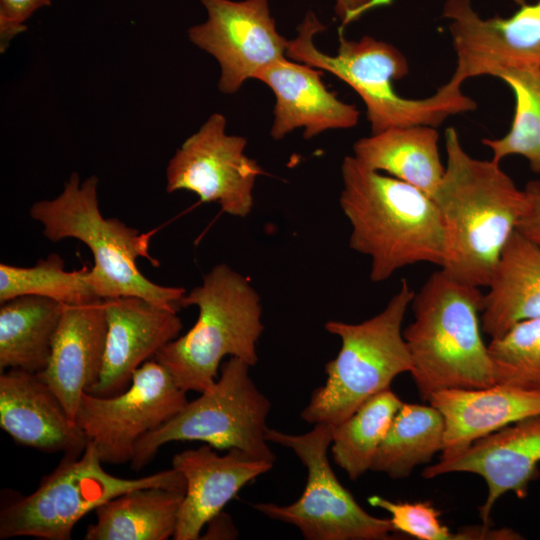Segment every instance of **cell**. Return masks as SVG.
Instances as JSON below:
<instances>
[{"instance_id": "cell-32", "label": "cell", "mask_w": 540, "mask_h": 540, "mask_svg": "<svg viewBox=\"0 0 540 540\" xmlns=\"http://www.w3.org/2000/svg\"><path fill=\"white\" fill-rule=\"evenodd\" d=\"M52 0H0V51L5 52L10 42L27 30L26 22Z\"/></svg>"}, {"instance_id": "cell-10", "label": "cell", "mask_w": 540, "mask_h": 540, "mask_svg": "<svg viewBox=\"0 0 540 540\" xmlns=\"http://www.w3.org/2000/svg\"><path fill=\"white\" fill-rule=\"evenodd\" d=\"M268 442L290 448L307 470L300 498L288 505L256 503L267 517L297 527L307 540H389L395 529L388 518L367 513L333 472L327 451L332 425L315 424L303 434L267 428Z\"/></svg>"}, {"instance_id": "cell-9", "label": "cell", "mask_w": 540, "mask_h": 540, "mask_svg": "<svg viewBox=\"0 0 540 540\" xmlns=\"http://www.w3.org/2000/svg\"><path fill=\"white\" fill-rule=\"evenodd\" d=\"M250 367L236 357L223 362L209 389L137 441L131 467L142 469L162 445L173 441H202L218 450L238 449L274 462L266 439L270 401L251 379Z\"/></svg>"}, {"instance_id": "cell-19", "label": "cell", "mask_w": 540, "mask_h": 540, "mask_svg": "<svg viewBox=\"0 0 540 540\" xmlns=\"http://www.w3.org/2000/svg\"><path fill=\"white\" fill-rule=\"evenodd\" d=\"M322 71L284 58L259 71L254 79L266 84L275 96L270 135L281 140L303 127L309 140L330 129L354 127L359 111L337 98L322 82Z\"/></svg>"}, {"instance_id": "cell-28", "label": "cell", "mask_w": 540, "mask_h": 540, "mask_svg": "<svg viewBox=\"0 0 540 540\" xmlns=\"http://www.w3.org/2000/svg\"><path fill=\"white\" fill-rule=\"evenodd\" d=\"M513 91L515 113L508 132L497 139H483L492 152V160L500 163L512 155L524 157L530 167L540 173V68L518 67L496 74Z\"/></svg>"}, {"instance_id": "cell-7", "label": "cell", "mask_w": 540, "mask_h": 540, "mask_svg": "<svg viewBox=\"0 0 540 540\" xmlns=\"http://www.w3.org/2000/svg\"><path fill=\"white\" fill-rule=\"evenodd\" d=\"M415 292L402 280L399 290L377 315L357 324L331 320L325 329L340 338L337 356L327 362L326 382L314 390L301 417L310 424L336 425L366 400L390 388L412 369L403 321Z\"/></svg>"}, {"instance_id": "cell-6", "label": "cell", "mask_w": 540, "mask_h": 540, "mask_svg": "<svg viewBox=\"0 0 540 540\" xmlns=\"http://www.w3.org/2000/svg\"><path fill=\"white\" fill-rule=\"evenodd\" d=\"M187 306L198 308L196 323L154 356L182 389H209L226 356L256 364L264 325L260 296L247 278L225 263L217 264L184 295L181 307Z\"/></svg>"}, {"instance_id": "cell-8", "label": "cell", "mask_w": 540, "mask_h": 540, "mask_svg": "<svg viewBox=\"0 0 540 540\" xmlns=\"http://www.w3.org/2000/svg\"><path fill=\"white\" fill-rule=\"evenodd\" d=\"M102 463L90 441L80 456H63L33 493L17 496L2 505L0 539L29 536L69 540L74 526L84 515L123 493L150 487L186 492L185 478L173 467L129 479L108 473Z\"/></svg>"}, {"instance_id": "cell-17", "label": "cell", "mask_w": 540, "mask_h": 540, "mask_svg": "<svg viewBox=\"0 0 540 540\" xmlns=\"http://www.w3.org/2000/svg\"><path fill=\"white\" fill-rule=\"evenodd\" d=\"M0 427L17 443L46 453L80 456L87 438L38 373L0 375Z\"/></svg>"}, {"instance_id": "cell-27", "label": "cell", "mask_w": 540, "mask_h": 540, "mask_svg": "<svg viewBox=\"0 0 540 540\" xmlns=\"http://www.w3.org/2000/svg\"><path fill=\"white\" fill-rule=\"evenodd\" d=\"M404 402L390 388L358 407L344 421L332 425L331 453L352 481L371 470L377 451Z\"/></svg>"}, {"instance_id": "cell-24", "label": "cell", "mask_w": 540, "mask_h": 540, "mask_svg": "<svg viewBox=\"0 0 540 540\" xmlns=\"http://www.w3.org/2000/svg\"><path fill=\"white\" fill-rule=\"evenodd\" d=\"M185 492L161 487L123 493L95 509L86 540H167L174 537Z\"/></svg>"}, {"instance_id": "cell-4", "label": "cell", "mask_w": 540, "mask_h": 540, "mask_svg": "<svg viewBox=\"0 0 540 540\" xmlns=\"http://www.w3.org/2000/svg\"><path fill=\"white\" fill-rule=\"evenodd\" d=\"M325 29L314 12L308 11L297 27V36L289 40L286 57L329 72L349 85L366 106L372 134L400 126L437 127L449 116L476 108L474 100L462 92V85L451 79L429 97H402L393 82L409 74V64L399 49L371 36L348 40L340 31L337 53L330 55L313 42Z\"/></svg>"}, {"instance_id": "cell-22", "label": "cell", "mask_w": 540, "mask_h": 540, "mask_svg": "<svg viewBox=\"0 0 540 540\" xmlns=\"http://www.w3.org/2000/svg\"><path fill=\"white\" fill-rule=\"evenodd\" d=\"M482 331L491 339L515 324L540 316V246L515 231L487 286Z\"/></svg>"}, {"instance_id": "cell-11", "label": "cell", "mask_w": 540, "mask_h": 540, "mask_svg": "<svg viewBox=\"0 0 540 540\" xmlns=\"http://www.w3.org/2000/svg\"><path fill=\"white\" fill-rule=\"evenodd\" d=\"M186 391L155 359L143 363L128 388L109 397L84 392L75 422L103 463L130 462L137 441L178 414Z\"/></svg>"}, {"instance_id": "cell-29", "label": "cell", "mask_w": 540, "mask_h": 540, "mask_svg": "<svg viewBox=\"0 0 540 540\" xmlns=\"http://www.w3.org/2000/svg\"><path fill=\"white\" fill-rule=\"evenodd\" d=\"M89 268L66 271L56 253L40 259L34 266L0 264V303L32 295L55 300L63 305H83L100 299L88 280Z\"/></svg>"}, {"instance_id": "cell-14", "label": "cell", "mask_w": 540, "mask_h": 540, "mask_svg": "<svg viewBox=\"0 0 540 540\" xmlns=\"http://www.w3.org/2000/svg\"><path fill=\"white\" fill-rule=\"evenodd\" d=\"M442 16L456 55L451 80L462 85L482 75L518 67L540 68V0L509 17H481L472 0H446Z\"/></svg>"}, {"instance_id": "cell-30", "label": "cell", "mask_w": 540, "mask_h": 540, "mask_svg": "<svg viewBox=\"0 0 540 540\" xmlns=\"http://www.w3.org/2000/svg\"><path fill=\"white\" fill-rule=\"evenodd\" d=\"M488 353L495 383L540 393V316L492 338Z\"/></svg>"}, {"instance_id": "cell-12", "label": "cell", "mask_w": 540, "mask_h": 540, "mask_svg": "<svg viewBox=\"0 0 540 540\" xmlns=\"http://www.w3.org/2000/svg\"><path fill=\"white\" fill-rule=\"evenodd\" d=\"M247 139L226 133V118L211 114L176 150L166 168V191H190L222 212L246 217L261 166L245 154Z\"/></svg>"}, {"instance_id": "cell-21", "label": "cell", "mask_w": 540, "mask_h": 540, "mask_svg": "<svg viewBox=\"0 0 540 540\" xmlns=\"http://www.w3.org/2000/svg\"><path fill=\"white\" fill-rule=\"evenodd\" d=\"M428 402L444 418L442 457L458 453L514 422L540 415V393L497 383L440 390Z\"/></svg>"}, {"instance_id": "cell-13", "label": "cell", "mask_w": 540, "mask_h": 540, "mask_svg": "<svg viewBox=\"0 0 540 540\" xmlns=\"http://www.w3.org/2000/svg\"><path fill=\"white\" fill-rule=\"evenodd\" d=\"M200 2L207 19L188 29V39L217 60L220 92H238L246 80L286 58L289 40L277 31L268 0Z\"/></svg>"}, {"instance_id": "cell-16", "label": "cell", "mask_w": 540, "mask_h": 540, "mask_svg": "<svg viewBox=\"0 0 540 540\" xmlns=\"http://www.w3.org/2000/svg\"><path fill=\"white\" fill-rule=\"evenodd\" d=\"M106 342L98 381L86 392L109 397L126 390L136 370L176 339L182 329L177 309L140 297L104 300Z\"/></svg>"}, {"instance_id": "cell-18", "label": "cell", "mask_w": 540, "mask_h": 540, "mask_svg": "<svg viewBox=\"0 0 540 540\" xmlns=\"http://www.w3.org/2000/svg\"><path fill=\"white\" fill-rule=\"evenodd\" d=\"M274 462L230 449L220 456L210 445L176 454L172 467L186 480L173 539L196 540L243 486L270 471Z\"/></svg>"}, {"instance_id": "cell-15", "label": "cell", "mask_w": 540, "mask_h": 540, "mask_svg": "<svg viewBox=\"0 0 540 540\" xmlns=\"http://www.w3.org/2000/svg\"><path fill=\"white\" fill-rule=\"evenodd\" d=\"M540 415L514 422L476 440L450 456L442 457L422 472L425 479L449 473H472L487 486L485 502L479 507L482 524L490 526L491 511L508 492L525 498L530 483L539 473Z\"/></svg>"}, {"instance_id": "cell-31", "label": "cell", "mask_w": 540, "mask_h": 540, "mask_svg": "<svg viewBox=\"0 0 540 540\" xmlns=\"http://www.w3.org/2000/svg\"><path fill=\"white\" fill-rule=\"evenodd\" d=\"M371 506L387 511L395 531L419 540H477L475 527L456 533L443 525L440 511L429 501L395 502L378 495L368 498Z\"/></svg>"}, {"instance_id": "cell-2", "label": "cell", "mask_w": 540, "mask_h": 540, "mask_svg": "<svg viewBox=\"0 0 540 540\" xmlns=\"http://www.w3.org/2000/svg\"><path fill=\"white\" fill-rule=\"evenodd\" d=\"M340 207L351 225L349 247L370 258L382 282L417 263L442 267L446 236L434 199L406 182L371 170L354 156L341 164Z\"/></svg>"}, {"instance_id": "cell-26", "label": "cell", "mask_w": 540, "mask_h": 540, "mask_svg": "<svg viewBox=\"0 0 540 540\" xmlns=\"http://www.w3.org/2000/svg\"><path fill=\"white\" fill-rule=\"evenodd\" d=\"M445 423L432 405L403 403L383 439L371 471L392 479L408 477L444 447Z\"/></svg>"}, {"instance_id": "cell-33", "label": "cell", "mask_w": 540, "mask_h": 540, "mask_svg": "<svg viewBox=\"0 0 540 540\" xmlns=\"http://www.w3.org/2000/svg\"><path fill=\"white\" fill-rule=\"evenodd\" d=\"M524 190L526 202L517 231L540 246V181L530 182Z\"/></svg>"}, {"instance_id": "cell-3", "label": "cell", "mask_w": 540, "mask_h": 540, "mask_svg": "<svg viewBox=\"0 0 540 540\" xmlns=\"http://www.w3.org/2000/svg\"><path fill=\"white\" fill-rule=\"evenodd\" d=\"M483 297L479 287L442 268L415 293L414 319L403 336L412 360L410 374L423 400L444 389L495 384L481 335Z\"/></svg>"}, {"instance_id": "cell-20", "label": "cell", "mask_w": 540, "mask_h": 540, "mask_svg": "<svg viewBox=\"0 0 540 540\" xmlns=\"http://www.w3.org/2000/svg\"><path fill=\"white\" fill-rule=\"evenodd\" d=\"M106 332L104 300L64 305L48 365L38 373L74 421L81 396L98 381Z\"/></svg>"}, {"instance_id": "cell-1", "label": "cell", "mask_w": 540, "mask_h": 540, "mask_svg": "<svg viewBox=\"0 0 540 540\" xmlns=\"http://www.w3.org/2000/svg\"><path fill=\"white\" fill-rule=\"evenodd\" d=\"M447 163L433 195L446 236L443 270L476 287H487L499 258L517 231L526 202L500 163L471 156L458 132L445 131Z\"/></svg>"}, {"instance_id": "cell-34", "label": "cell", "mask_w": 540, "mask_h": 540, "mask_svg": "<svg viewBox=\"0 0 540 540\" xmlns=\"http://www.w3.org/2000/svg\"><path fill=\"white\" fill-rule=\"evenodd\" d=\"M392 0H335V14L342 26L358 20L367 11L389 4Z\"/></svg>"}, {"instance_id": "cell-5", "label": "cell", "mask_w": 540, "mask_h": 540, "mask_svg": "<svg viewBox=\"0 0 540 540\" xmlns=\"http://www.w3.org/2000/svg\"><path fill=\"white\" fill-rule=\"evenodd\" d=\"M97 185L96 176L81 182L74 172L57 197L35 202L30 216L43 226L47 239L75 238L90 249L94 265L88 280L100 299L134 296L178 310L186 290L156 284L140 272L136 265L139 257L158 265L149 252L150 236L117 218H104Z\"/></svg>"}, {"instance_id": "cell-25", "label": "cell", "mask_w": 540, "mask_h": 540, "mask_svg": "<svg viewBox=\"0 0 540 540\" xmlns=\"http://www.w3.org/2000/svg\"><path fill=\"white\" fill-rule=\"evenodd\" d=\"M64 305L25 295L1 303L0 369L40 373L48 365Z\"/></svg>"}, {"instance_id": "cell-23", "label": "cell", "mask_w": 540, "mask_h": 540, "mask_svg": "<svg viewBox=\"0 0 540 540\" xmlns=\"http://www.w3.org/2000/svg\"><path fill=\"white\" fill-rule=\"evenodd\" d=\"M439 134L429 125L400 126L357 140L354 158L368 169L392 176L433 197L445 172Z\"/></svg>"}]
</instances>
